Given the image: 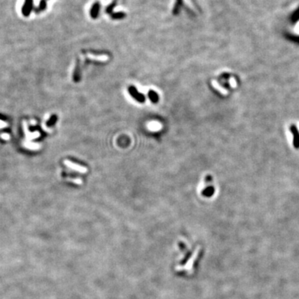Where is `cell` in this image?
Wrapping results in <instances>:
<instances>
[{
  "label": "cell",
  "mask_w": 299,
  "mask_h": 299,
  "mask_svg": "<svg viewBox=\"0 0 299 299\" xmlns=\"http://www.w3.org/2000/svg\"><path fill=\"white\" fill-rule=\"evenodd\" d=\"M33 9V0H25L24 4L22 8V13L25 17L30 15Z\"/></svg>",
  "instance_id": "1"
},
{
  "label": "cell",
  "mask_w": 299,
  "mask_h": 299,
  "mask_svg": "<svg viewBox=\"0 0 299 299\" xmlns=\"http://www.w3.org/2000/svg\"><path fill=\"white\" fill-rule=\"evenodd\" d=\"M64 164L67 166L70 167L71 169H73V170H77L78 172H81V173H86V172H87V169H86V168H85V167H83V166H79V165H77L76 163H73V162L69 161V160H65Z\"/></svg>",
  "instance_id": "2"
},
{
  "label": "cell",
  "mask_w": 299,
  "mask_h": 299,
  "mask_svg": "<svg viewBox=\"0 0 299 299\" xmlns=\"http://www.w3.org/2000/svg\"><path fill=\"white\" fill-rule=\"evenodd\" d=\"M100 9H101V4H99L98 2H96L92 4V8L90 10V14H91V17L92 18H97L98 17V14H99V12H100Z\"/></svg>",
  "instance_id": "3"
},
{
  "label": "cell",
  "mask_w": 299,
  "mask_h": 299,
  "mask_svg": "<svg viewBox=\"0 0 299 299\" xmlns=\"http://www.w3.org/2000/svg\"><path fill=\"white\" fill-rule=\"evenodd\" d=\"M291 130L292 134H293V136H294V141H293V144L295 146L296 148H298L299 146V134L298 132V130L295 127V125H292L291 126Z\"/></svg>",
  "instance_id": "4"
},
{
  "label": "cell",
  "mask_w": 299,
  "mask_h": 299,
  "mask_svg": "<svg viewBox=\"0 0 299 299\" xmlns=\"http://www.w3.org/2000/svg\"><path fill=\"white\" fill-rule=\"evenodd\" d=\"M87 57H89L90 59L92 60H96V61H99V62H106L109 59V57L107 55H101V56H95V55H92V54H87Z\"/></svg>",
  "instance_id": "5"
},
{
  "label": "cell",
  "mask_w": 299,
  "mask_h": 299,
  "mask_svg": "<svg viewBox=\"0 0 299 299\" xmlns=\"http://www.w3.org/2000/svg\"><path fill=\"white\" fill-rule=\"evenodd\" d=\"M182 4H183V0H176L175 1V4H174V8L172 10V12L174 15H177L180 11V8L182 7Z\"/></svg>",
  "instance_id": "6"
},
{
  "label": "cell",
  "mask_w": 299,
  "mask_h": 299,
  "mask_svg": "<svg viewBox=\"0 0 299 299\" xmlns=\"http://www.w3.org/2000/svg\"><path fill=\"white\" fill-rule=\"evenodd\" d=\"M125 16H126V15H125V13L124 12H113L111 14V18H113V19H122V18H124Z\"/></svg>",
  "instance_id": "7"
},
{
  "label": "cell",
  "mask_w": 299,
  "mask_h": 299,
  "mask_svg": "<svg viewBox=\"0 0 299 299\" xmlns=\"http://www.w3.org/2000/svg\"><path fill=\"white\" fill-rule=\"evenodd\" d=\"M212 85L214 86V88H216V89L218 90V91H219V92L222 93V94H224V95H227V94H228V91L224 89V88L221 87V86L219 85L216 81H212Z\"/></svg>",
  "instance_id": "8"
},
{
  "label": "cell",
  "mask_w": 299,
  "mask_h": 299,
  "mask_svg": "<svg viewBox=\"0 0 299 299\" xmlns=\"http://www.w3.org/2000/svg\"><path fill=\"white\" fill-rule=\"evenodd\" d=\"M117 4V0H114L111 4H110V5H108V6L106 7V12L111 15V14L113 12V9H114V8L116 7Z\"/></svg>",
  "instance_id": "9"
},
{
  "label": "cell",
  "mask_w": 299,
  "mask_h": 299,
  "mask_svg": "<svg viewBox=\"0 0 299 299\" xmlns=\"http://www.w3.org/2000/svg\"><path fill=\"white\" fill-rule=\"evenodd\" d=\"M47 8V1L46 0H41L40 4L38 5V8L37 9V12L38 11H43Z\"/></svg>",
  "instance_id": "10"
},
{
  "label": "cell",
  "mask_w": 299,
  "mask_h": 299,
  "mask_svg": "<svg viewBox=\"0 0 299 299\" xmlns=\"http://www.w3.org/2000/svg\"><path fill=\"white\" fill-rule=\"evenodd\" d=\"M130 92H131V94H132V96L133 97H136V99H137L138 101H143V100H144V98H143V97L142 96H138L137 94V92L136 91V90L134 89V88H132V87H130Z\"/></svg>",
  "instance_id": "11"
},
{
  "label": "cell",
  "mask_w": 299,
  "mask_h": 299,
  "mask_svg": "<svg viewBox=\"0 0 299 299\" xmlns=\"http://www.w3.org/2000/svg\"><path fill=\"white\" fill-rule=\"evenodd\" d=\"M299 18V9L295 12V14H293V16L292 18V19H293L294 21H297V19Z\"/></svg>",
  "instance_id": "12"
},
{
  "label": "cell",
  "mask_w": 299,
  "mask_h": 299,
  "mask_svg": "<svg viewBox=\"0 0 299 299\" xmlns=\"http://www.w3.org/2000/svg\"><path fill=\"white\" fill-rule=\"evenodd\" d=\"M67 180H71V181L75 182V183H77V184H81V183H82V181H81L80 179H70V178H68Z\"/></svg>",
  "instance_id": "13"
}]
</instances>
